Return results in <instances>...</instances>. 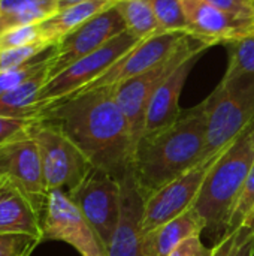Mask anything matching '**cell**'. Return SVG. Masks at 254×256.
Wrapping results in <instances>:
<instances>
[{
	"instance_id": "1",
	"label": "cell",
	"mask_w": 254,
	"mask_h": 256,
	"mask_svg": "<svg viewBox=\"0 0 254 256\" xmlns=\"http://www.w3.org/2000/svg\"><path fill=\"white\" fill-rule=\"evenodd\" d=\"M36 118L57 126L94 170L120 180L132 166L135 142L112 87L79 92L43 110Z\"/></svg>"
},
{
	"instance_id": "2",
	"label": "cell",
	"mask_w": 254,
	"mask_h": 256,
	"mask_svg": "<svg viewBox=\"0 0 254 256\" xmlns=\"http://www.w3.org/2000/svg\"><path fill=\"white\" fill-rule=\"evenodd\" d=\"M207 144V104L181 111L168 128L142 136L132 170L145 198L204 160Z\"/></svg>"
},
{
	"instance_id": "3",
	"label": "cell",
	"mask_w": 254,
	"mask_h": 256,
	"mask_svg": "<svg viewBox=\"0 0 254 256\" xmlns=\"http://www.w3.org/2000/svg\"><path fill=\"white\" fill-rule=\"evenodd\" d=\"M254 164V124L235 140L208 171L193 208L205 222V232L226 234L232 212Z\"/></svg>"
},
{
	"instance_id": "4",
	"label": "cell",
	"mask_w": 254,
	"mask_h": 256,
	"mask_svg": "<svg viewBox=\"0 0 254 256\" xmlns=\"http://www.w3.org/2000/svg\"><path fill=\"white\" fill-rule=\"evenodd\" d=\"M207 144L204 160L225 152L254 124V75L222 81L205 99Z\"/></svg>"
},
{
	"instance_id": "5",
	"label": "cell",
	"mask_w": 254,
	"mask_h": 256,
	"mask_svg": "<svg viewBox=\"0 0 254 256\" xmlns=\"http://www.w3.org/2000/svg\"><path fill=\"white\" fill-rule=\"evenodd\" d=\"M210 48L208 44L192 38L190 34L183 42V45L166 60L156 64L154 68L124 81L117 86H112L114 96L121 111L124 112L132 138L135 142V148L145 130V118L150 100L157 90V87L166 80L169 74H172L181 63H184L192 56H201L204 51Z\"/></svg>"
},
{
	"instance_id": "6",
	"label": "cell",
	"mask_w": 254,
	"mask_h": 256,
	"mask_svg": "<svg viewBox=\"0 0 254 256\" xmlns=\"http://www.w3.org/2000/svg\"><path fill=\"white\" fill-rule=\"evenodd\" d=\"M30 135L37 144L48 192H75L94 170L84 153L52 123L34 118Z\"/></svg>"
},
{
	"instance_id": "7",
	"label": "cell",
	"mask_w": 254,
	"mask_h": 256,
	"mask_svg": "<svg viewBox=\"0 0 254 256\" xmlns=\"http://www.w3.org/2000/svg\"><path fill=\"white\" fill-rule=\"evenodd\" d=\"M141 40L142 39L129 32H123L97 51L79 58L60 74L48 78L39 94L37 116L51 105H55L88 87Z\"/></svg>"
},
{
	"instance_id": "8",
	"label": "cell",
	"mask_w": 254,
	"mask_h": 256,
	"mask_svg": "<svg viewBox=\"0 0 254 256\" xmlns=\"http://www.w3.org/2000/svg\"><path fill=\"white\" fill-rule=\"evenodd\" d=\"M43 242H63L81 256H106L103 244L79 207L61 189L48 192L42 214L40 243Z\"/></svg>"
},
{
	"instance_id": "9",
	"label": "cell",
	"mask_w": 254,
	"mask_h": 256,
	"mask_svg": "<svg viewBox=\"0 0 254 256\" xmlns=\"http://www.w3.org/2000/svg\"><path fill=\"white\" fill-rule=\"evenodd\" d=\"M0 180L16 188L42 218L48 189L43 178L37 144L30 132L25 136L0 147Z\"/></svg>"
},
{
	"instance_id": "10",
	"label": "cell",
	"mask_w": 254,
	"mask_h": 256,
	"mask_svg": "<svg viewBox=\"0 0 254 256\" xmlns=\"http://www.w3.org/2000/svg\"><path fill=\"white\" fill-rule=\"evenodd\" d=\"M222 153L199 162L192 170L169 182L147 198L144 214V234L175 219L177 216L183 214L195 206V201L199 195V190L204 184L208 171Z\"/></svg>"
},
{
	"instance_id": "11",
	"label": "cell",
	"mask_w": 254,
	"mask_h": 256,
	"mask_svg": "<svg viewBox=\"0 0 254 256\" xmlns=\"http://www.w3.org/2000/svg\"><path fill=\"white\" fill-rule=\"evenodd\" d=\"M123 32H127V28L117 6L90 18L55 44L49 63V78L60 74L79 58L97 51Z\"/></svg>"
},
{
	"instance_id": "12",
	"label": "cell",
	"mask_w": 254,
	"mask_h": 256,
	"mask_svg": "<svg viewBox=\"0 0 254 256\" xmlns=\"http://www.w3.org/2000/svg\"><path fill=\"white\" fill-rule=\"evenodd\" d=\"M69 196L79 207L106 250L120 214V182L106 172L93 170Z\"/></svg>"
},
{
	"instance_id": "13",
	"label": "cell",
	"mask_w": 254,
	"mask_h": 256,
	"mask_svg": "<svg viewBox=\"0 0 254 256\" xmlns=\"http://www.w3.org/2000/svg\"><path fill=\"white\" fill-rule=\"evenodd\" d=\"M187 36L189 34L184 32H160L142 39L136 46L115 62L100 78H97L84 90L112 87L154 68L172 56L183 45Z\"/></svg>"
},
{
	"instance_id": "14",
	"label": "cell",
	"mask_w": 254,
	"mask_h": 256,
	"mask_svg": "<svg viewBox=\"0 0 254 256\" xmlns=\"http://www.w3.org/2000/svg\"><path fill=\"white\" fill-rule=\"evenodd\" d=\"M120 182V214L106 249V256H144V214L145 195L142 194L132 166Z\"/></svg>"
},
{
	"instance_id": "15",
	"label": "cell",
	"mask_w": 254,
	"mask_h": 256,
	"mask_svg": "<svg viewBox=\"0 0 254 256\" xmlns=\"http://www.w3.org/2000/svg\"><path fill=\"white\" fill-rule=\"evenodd\" d=\"M189 21L187 33L210 46L231 44L254 33V21L238 18L205 0H183Z\"/></svg>"
},
{
	"instance_id": "16",
	"label": "cell",
	"mask_w": 254,
	"mask_h": 256,
	"mask_svg": "<svg viewBox=\"0 0 254 256\" xmlns=\"http://www.w3.org/2000/svg\"><path fill=\"white\" fill-rule=\"evenodd\" d=\"M199 56L189 57L184 63H181L172 74L166 76V80L157 87L154 92L145 118V135H151L159 132L168 126H171L181 114L180 110V96L183 87L187 81V76L195 66ZM142 140V138H141Z\"/></svg>"
},
{
	"instance_id": "17",
	"label": "cell",
	"mask_w": 254,
	"mask_h": 256,
	"mask_svg": "<svg viewBox=\"0 0 254 256\" xmlns=\"http://www.w3.org/2000/svg\"><path fill=\"white\" fill-rule=\"evenodd\" d=\"M4 234L28 236L40 242L42 218L16 188L0 180V236Z\"/></svg>"
},
{
	"instance_id": "18",
	"label": "cell",
	"mask_w": 254,
	"mask_h": 256,
	"mask_svg": "<svg viewBox=\"0 0 254 256\" xmlns=\"http://www.w3.org/2000/svg\"><path fill=\"white\" fill-rule=\"evenodd\" d=\"M205 232V222L192 207L175 219L144 234V256H169L183 242Z\"/></svg>"
},
{
	"instance_id": "19",
	"label": "cell",
	"mask_w": 254,
	"mask_h": 256,
	"mask_svg": "<svg viewBox=\"0 0 254 256\" xmlns=\"http://www.w3.org/2000/svg\"><path fill=\"white\" fill-rule=\"evenodd\" d=\"M118 2L120 0H85L58 10L55 15L39 24L42 40L55 45L72 30L96 16L97 14L115 6Z\"/></svg>"
},
{
	"instance_id": "20",
	"label": "cell",
	"mask_w": 254,
	"mask_h": 256,
	"mask_svg": "<svg viewBox=\"0 0 254 256\" xmlns=\"http://www.w3.org/2000/svg\"><path fill=\"white\" fill-rule=\"evenodd\" d=\"M49 78V64L37 70L22 84L0 96V116L10 118H36L42 87Z\"/></svg>"
},
{
	"instance_id": "21",
	"label": "cell",
	"mask_w": 254,
	"mask_h": 256,
	"mask_svg": "<svg viewBox=\"0 0 254 256\" xmlns=\"http://www.w3.org/2000/svg\"><path fill=\"white\" fill-rule=\"evenodd\" d=\"M0 33L13 27L40 24L58 12V0H0Z\"/></svg>"
},
{
	"instance_id": "22",
	"label": "cell",
	"mask_w": 254,
	"mask_h": 256,
	"mask_svg": "<svg viewBox=\"0 0 254 256\" xmlns=\"http://www.w3.org/2000/svg\"><path fill=\"white\" fill-rule=\"evenodd\" d=\"M115 6L126 22L127 32L133 36L145 39L163 32L156 20L150 0H120Z\"/></svg>"
},
{
	"instance_id": "23",
	"label": "cell",
	"mask_w": 254,
	"mask_h": 256,
	"mask_svg": "<svg viewBox=\"0 0 254 256\" xmlns=\"http://www.w3.org/2000/svg\"><path fill=\"white\" fill-rule=\"evenodd\" d=\"M228 45L229 63L222 81H232L247 75H254V33Z\"/></svg>"
},
{
	"instance_id": "24",
	"label": "cell",
	"mask_w": 254,
	"mask_h": 256,
	"mask_svg": "<svg viewBox=\"0 0 254 256\" xmlns=\"http://www.w3.org/2000/svg\"><path fill=\"white\" fill-rule=\"evenodd\" d=\"M150 3L156 15V20L163 32L187 33L189 21L183 0H150Z\"/></svg>"
},
{
	"instance_id": "25",
	"label": "cell",
	"mask_w": 254,
	"mask_h": 256,
	"mask_svg": "<svg viewBox=\"0 0 254 256\" xmlns=\"http://www.w3.org/2000/svg\"><path fill=\"white\" fill-rule=\"evenodd\" d=\"M254 225V164L249 172V177L243 186L240 198L232 212L228 231H237L244 226L253 228ZM226 231V232H228Z\"/></svg>"
},
{
	"instance_id": "26",
	"label": "cell",
	"mask_w": 254,
	"mask_h": 256,
	"mask_svg": "<svg viewBox=\"0 0 254 256\" xmlns=\"http://www.w3.org/2000/svg\"><path fill=\"white\" fill-rule=\"evenodd\" d=\"M54 50H55V45L49 46L42 56H39L36 60H33L31 63H28V64H25V66H22V68L13 69V70L0 72V96L4 94L6 92L15 88L16 86L22 84L25 80H28L31 75H34V74H36L37 70H40L42 68L48 66V64L51 63Z\"/></svg>"
},
{
	"instance_id": "27",
	"label": "cell",
	"mask_w": 254,
	"mask_h": 256,
	"mask_svg": "<svg viewBox=\"0 0 254 256\" xmlns=\"http://www.w3.org/2000/svg\"><path fill=\"white\" fill-rule=\"evenodd\" d=\"M49 46H52V45L45 44V42H36L31 45H25V46L1 50L0 51V72L13 70V69L22 68V66L31 63L39 56H42Z\"/></svg>"
},
{
	"instance_id": "28",
	"label": "cell",
	"mask_w": 254,
	"mask_h": 256,
	"mask_svg": "<svg viewBox=\"0 0 254 256\" xmlns=\"http://www.w3.org/2000/svg\"><path fill=\"white\" fill-rule=\"evenodd\" d=\"M36 42H43L40 36L39 24L13 27L0 33V51L9 50V48L25 46V45L36 44Z\"/></svg>"
},
{
	"instance_id": "29",
	"label": "cell",
	"mask_w": 254,
	"mask_h": 256,
	"mask_svg": "<svg viewBox=\"0 0 254 256\" xmlns=\"http://www.w3.org/2000/svg\"><path fill=\"white\" fill-rule=\"evenodd\" d=\"M39 244V240L28 236L4 234L0 236V256H31Z\"/></svg>"
},
{
	"instance_id": "30",
	"label": "cell",
	"mask_w": 254,
	"mask_h": 256,
	"mask_svg": "<svg viewBox=\"0 0 254 256\" xmlns=\"http://www.w3.org/2000/svg\"><path fill=\"white\" fill-rule=\"evenodd\" d=\"M34 118H10L0 116V147L25 136L30 132V126Z\"/></svg>"
},
{
	"instance_id": "31",
	"label": "cell",
	"mask_w": 254,
	"mask_h": 256,
	"mask_svg": "<svg viewBox=\"0 0 254 256\" xmlns=\"http://www.w3.org/2000/svg\"><path fill=\"white\" fill-rule=\"evenodd\" d=\"M238 18L254 21V0H205Z\"/></svg>"
},
{
	"instance_id": "32",
	"label": "cell",
	"mask_w": 254,
	"mask_h": 256,
	"mask_svg": "<svg viewBox=\"0 0 254 256\" xmlns=\"http://www.w3.org/2000/svg\"><path fill=\"white\" fill-rule=\"evenodd\" d=\"M213 254H214V246L207 248L202 243L201 236H195L183 242L177 249H174L169 254V256H213Z\"/></svg>"
},
{
	"instance_id": "33",
	"label": "cell",
	"mask_w": 254,
	"mask_h": 256,
	"mask_svg": "<svg viewBox=\"0 0 254 256\" xmlns=\"http://www.w3.org/2000/svg\"><path fill=\"white\" fill-rule=\"evenodd\" d=\"M231 256H254V231L252 228H241Z\"/></svg>"
},
{
	"instance_id": "34",
	"label": "cell",
	"mask_w": 254,
	"mask_h": 256,
	"mask_svg": "<svg viewBox=\"0 0 254 256\" xmlns=\"http://www.w3.org/2000/svg\"><path fill=\"white\" fill-rule=\"evenodd\" d=\"M240 231H241V230L228 231V232L214 244V254H213V256H231L234 248H235V243H237V240H238Z\"/></svg>"
},
{
	"instance_id": "35",
	"label": "cell",
	"mask_w": 254,
	"mask_h": 256,
	"mask_svg": "<svg viewBox=\"0 0 254 256\" xmlns=\"http://www.w3.org/2000/svg\"><path fill=\"white\" fill-rule=\"evenodd\" d=\"M81 2H85V0H58V10L69 8V6H73L76 3H81Z\"/></svg>"
},
{
	"instance_id": "36",
	"label": "cell",
	"mask_w": 254,
	"mask_h": 256,
	"mask_svg": "<svg viewBox=\"0 0 254 256\" xmlns=\"http://www.w3.org/2000/svg\"><path fill=\"white\" fill-rule=\"evenodd\" d=\"M0 16H1V3H0Z\"/></svg>"
},
{
	"instance_id": "37",
	"label": "cell",
	"mask_w": 254,
	"mask_h": 256,
	"mask_svg": "<svg viewBox=\"0 0 254 256\" xmlns=\"http://www.w3.org/2000/svg\"><path fill=\"white\" fill-rule=\"evenodd\" d=\"M252 230H253V231H254V225H253V228H252Z\"/></svg>"
}]
</instances>
